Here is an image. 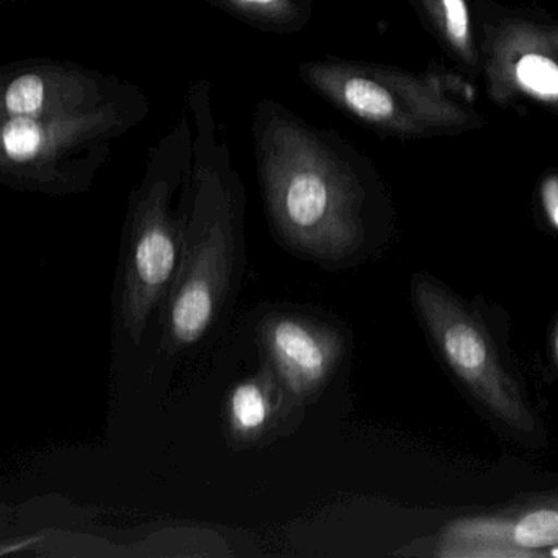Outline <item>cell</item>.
<instances>
[{
    "label": "cell",
    "instance_id": "9a60e30c",
    "mask_svg": "<svg viewBox=\"0 0 558 558\" xmlns=\"http://www.w3.org/2000/svg\"><path fill=\"white\" fill-rule=\"evenodd\" d=\"M4 2H5V0H4Z\"/></svg>",
    "mask_w": 558,
    "mask_h": 558
},
{
    "label": "cell",
    "instance_id": "52a82bcc",
    "mask_svg": "<svg viewBox=\"0 0 558 558\" xmlns=\"http://www.w3.org/2000/svg\"><path fill=\"white\" fill-rule=\"evenodd\" d=\"M303 407L287 393L272 371L263 364L257 374L238 381L225 403V427L233 449L272 442L292 426Z\"/></svg>",
    "mask_w": 558,
    "mask_h": 558
},
{
    "label": "cell",
    "instance_id": "30bf717a",
    "mask_svg": "<svg viewBox=\"0 0 558 558\" xmlns=\"http://www.w3.org/2000/svg\"><path fill=\"white\" fill-rule=\"evenodd\" d=\"M515 76L525 89L537 96H558V66L548 58L525 54L515 66Z\"/></svg>",
    "mask_w": 558,
    "mask_h": 558
},
{
    "label": "cell",
    "instance_id": "7c38bea8",
    "mask_svg": "<svg viewBox=\"0 0 558 558\" xmlns=\"http://www.w3.org/2000/svg\"><path fill=\"white\" fill-rule=\"evenodd\" d=\"M545 207L555 228H558V184L545 189Z\"/></svg>",
    "mask_w": 558,
    "mask_h": 558
},
{
    "label": "cell",
    "instance_id": "8992f818",
    "mask_svg": "<svg viewBox=\"0 0 558 558\" xmlns=\"http://www.w3.org/2000/svg\"><path fill=\"white\" fill-rule=\"evenodd\" d=\"M256 339L264 364L303 408L331 380L344 352L335 328L299 313L266 316L257 326Z\"/></svg>",
    "mask_w": 558,
    "mask_h": 558
},
{
    "label": "cell",
    "instance_id": "4fadbf2b",
    "mask_svg": "<svg viewBox=\"0 0 558 558\" xmlns=\"http://www.w3.org/2000/svg\"><path fill=\"white\" fill-rule=\"evenodd\" d=\"M555 355H557V362H558V332H557V336H555Z\"/></svg>",
    "mask_w": 558,
    "mask_h": 558
},
{
    "label": "cell",
    "instance_id": "5bb4252c",
    "mask_svg": "<svg viewBox=\"0 0 558 558\" xmlns=\"http://www.w3.org/2000/svg\"><path fill=\"white\" fill-rule=\"evenodd\" d=\"M551 555H554V557L558 558V547L554 548V550H551Z\"/></svg>",
    "mask_w": 558,
    "mask_h": 558
},
{
    "label": "cell",
    "instance_id": "8fae6325",
    "mask_svg": "<svg viewBox=\"0 0 558 558\" xmlns=\"http://www.w3.org/2000/svg\"><path fill=\"white\" fill-rule=\"evenodd\" d=\"M440 14L450 40L460 50H465L470 44V22L465 0H440Z\"/></svg>",
    "mask_w": 558,
    "mask_h": 558
},
{
    "label": "cell",
    "instance_id": "5b68a950",
    "mask_svg": "<svg viewBox=\"0 0 558 558\" xmlns=\"http://www.w3.org/2000/svg\"><path fill=\"white\" fill-rule=\"evenodd\" d=\"M413 295L440 354L463 384L512 429L534 430V417L502 368L482 323L427 277L414 279Z\"/></svg>",
    "mask_w": 558,
    "mask_h": 558
},
{
    "label": "cell",
    "instance_id": "ba28073f",
    "mask_svg": "<svg viewBox=\"0 0 558 558\" xmlns=\"http://www.w3.org/2000/svg\"><path fill=\"white\" fill-rule=\"evenodd\" d=\"M254 31L300 34L308 27L315 0H202Z\"/></svg>",
    "mask_w": 558,
    "mask_h": 558
},
{
    "label": "cell",
    "instance_id": "7a4b0ae2",
    "mask_svg": "<svg viewBox=\"0 0 558 558\" xmlns=\"http://www.w3.org/2000/svg\"><path fill=\"white\" fill-rule=\"evenodd\" d=\"M254 161L267 220L293 253L339 263L364 243V165L332 130L318 129L286 104L254 106Z\"/></svg>",
    "mask_w": 558,
    "mask_h": 558
},
{
    "label": "cell",
    "instance_id": "6da1fadb",
    "mask_svg": "<svg viewBox=\"0 0 558 558\" xmlns=\"http://www.w3.org/2000/svg\"><path fill=\"white\" fill-rule=\"evenodd\" d=\"M148 94L74 61L0 68V182L19 192L86 194L113 142L148 119Z\"/></svg>",
    "mask_w": 558,
    "mask_h": 558
},
{
    "label": "cell",
    "instance_id": "3957f363",
    "mask_svg": "<svg viewBox=\"0 0 558 558\" xmlns=\"http://www.w3.org/2000/svg\"><path fill=\"white\" fill-rule=\"evenodd\" d=\"M185 106L194 122V172L184 254L162 306V345L169 355L194 348L230 296L243 251L246 189L220 135L214 89L192 81Z\"/></svg>",
    "mask_w": 558,
    "mask_h": 558
},
{
    "label": "cell",
    "instance_id": "277c9868",
    "mask_svg": "<svg viewBox=\"0 0 558 558\" xmlns=\"http://www.w3.org/2000/svg\"><path fill=\"white\" fill-rule=\"evenodd\" d=\"M194 172V122L185 106L149 148L145 174L129 201L119 316L138 345L165 306L184 254Z\"/></svg>",
    "mask_w": 558,
    "mask_h": 558
},
{
    "label": "cell",
    "instance_id": "9c48e42d",
    "mask_svg": "<svg viewBox=\"0 0 558 558\" xmlns=\"http://www.w3.org/2000/svg\"><path fill=\"white\" fill-rule=\"evenodd\" d=\"M511 542L522 550L558 545V512L554 509H538L519 519L511 529Z\"/></svg>",
    "mask_w": 558,
    "mask_h": 558
}]
</instances>
